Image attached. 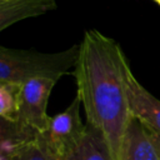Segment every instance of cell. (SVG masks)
<instances>
[{"instance_id": "cell-8", "label": "cell", "mask_w": 160, "mask_h": 160, "mask_svg": "<svg viewBox=\"0 0 160 160\" xmlns=\"http://www.w3.org/2000/svg\"><path fill=\"white\" fill-rule=\"evenodd\" d=\"M56 9V0H0V31L29 18Z\"/></svg>"}, {"instance_id": "cell-6", "label": "cell", "mask_w": 160, "mask_h": 160, "mask_svg": "<svg viewBox=\"0 0 160 160\" xmlns=\"http://www.w3.org/2000/svg\"><path fill=\"white\" fill-rule=\"evenodd\" d=\"M119 160H159L150 131L134 118L124 134Z\"/></svg>"}, {"instance_id": "cell-3", "label": "cell", "mask_w": 160, "mask_h": 160, "mask_svg": "<svg viewBox=\"0 0 160 160\" xmlns=\"http://www.w3.org/2000/svg\"><path fill=\"white\" fill-rule=\"evenodd\" d=\"M58 79L34 78L19 89L18 121L29 126L38 134H46L51 118L46 112L49 96Z\"/></svg>"}, {"instance_id": "cell-14", "label": "cell", "mask_w": 160, "mask_h": 160, "mask_svg": "<svg viewBox=\"0 0 160 160\" xmlns=\"http://www.w3.org/2000/svg\"><path fill=\"white\" fill-rule=\"evenodd\" d=\"M0 156H1V151H0Z\"/></svg>"}, {"instance_id": "cell-5", "label": "cell", "mask_w": 160, "mask_h": 160, "mask_svg": "<svg viewBox=\"0 0 160 160\" xmlns=\"http://www.w3.org/2000/svg\"><path fill=\"white\" fill-rule=\"evenodd\" d=\"M80 105L81 102L76 96L65 111L56 114L50 120V126L45 135L58 156L69 149L85 129V124L80 119Z\"/></svg>"}, {"instance_id": "cell-4", "label": "cell", "mask_w": 160, "mask_h": 160, "mask_svg": "<svg viewBox=\"0 0 160 160\" xmlns=\"http://www.w3.org/2000/svg\"><path fill=\"white\" fill-rule=\"evenodd\" d=\"M125 86L131 118L139 120L150 132L160 134V100L138 81L130 66L125 72Z\"/></svg>"}, {"instance_id": "cell-12", "label": "cell", "mask_w": 160, "mask_h": 160, "mask_svg": "<svg viewBox=\"0 0 160 160\" xmlns=\"http://www.w3.org/2000/svg\"><path fill=\"white\" fill-rule=\"evenodd\" d=\"M150 135H151L154 146H155V149H156V152H158V156H159V160H160V134L150 132Z\"/></svg>"}, {"instance_id": "cell-2", "label": "cell", "mask_w": 160, "mask_h": 160, "mask_svg": "<svg viewBox=\"0 0 160 160\" xmlns=\"http://www.w3.org/2000/svg\"><path fill=\"white\" fill-rule=\"evenodd\" d=\"M79 45L59 52L8 49L0 46V82L22 85L34 78L60 80L75 66Z\"/></svg>"}, {"instance_id": "cell-13", "label": "cell", "mask_w": 160, "mask_h": 160, "mask_svg": "<svg viewBox=\"0 0 160 160\" xmlns=\"http://www.w3.org/2000/svg\"><path fill=\"white\" fill-rule=\"evenodd\" d=\"M154 1H155V2H156L159 6H160V0H154Z\"/></svg>"}, {"instance_id": "cell-1", "label": "cell", "mask_w": 160, "mask_h": 160, "mask_svg": "<svg viewBox=\"0 0 160 160\" xmlns=\"http://www.w3.org/2000/svg\"><path fill=\"white\" fill-rule=\"evenodd\" d=\"M129 62L120 45L98 30H86L79 44L74 76L86 122L104 136L112 160H119L131 120L125 72Z\"/></svg>"}, {"instance_id": "cell-11", "label": "cell", "mask_w": 160, "mask_h": 160, "mask_svg": "<svg viewBox=\"0 0 160 160\" xmlns=\"http://www.w3.org/2000/svg\"><path fill=\"white\" fill-rule=\"evenodd\" d=\"M21 85L0 82V116L18 120L19 89Z\"/></svg>"}, {"instance_id": "cell-7", "label": "cell", "mask_w": 160, "mask_h": 160, "mask_svg": "<svg viewBox=\"0 0 160 160\" xmlns=\"http://www.w3.org/2000/svg\"><path fill=\"white\" fill-rule=\"evenodd\" d=\"M59 160H112V156L101 132L85 122L80 138L59 155Z\"/></svg>"}, {"instance_id": "cell-10", "label": "cell", "mask_w": 160, "mask_h": 160, "mask_svg": "<svg viewBox=\"0 0 160 160\" xmlns=\"http://www.w3.org/2000/svg\"><path fill=\"white\" fill-rule=\"evenodd\" d=\"M38 135L40 134L35 132L22 122L0 116V145L4 142H14L21 146L35 139Z\"/></svg>"}, {"instance_id": "cell-9", "label": "cell", "mask_w": 160, "mask_h": 160, "mask_svg": "<svg viewBox=\"0 0 160 160\" xmlns=\"http://www.w3.org/2000/svg\"><path fill=\"white\" fill-rule=\"evenodd\" d=\"M10 160H59V156L50 146L46 135L41 134L24 144Z\"/></svg>"}]
</instances>
